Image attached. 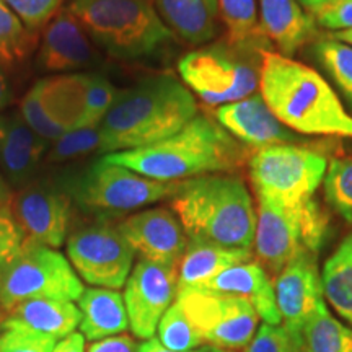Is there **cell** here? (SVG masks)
I'll return each mask as SVG.
<instances>
[{"mask_svg":"<svg viewBox=\"0 0 352 352\" xmlns=\"http://www.w3.org/2000/svg\"><path fill=\"white\" fill-rule=\"evenodd\" d=\"M250 148L217 121L197 114L182 131L160 142L134 151L103 155L109 164L126 166L157 182H186L197 176L232 173L248 165Z\"/></svg>","mask_w":352,"mask_h":352,"instance_id":"6da1fadb","label":"cell"},{"mask_svg":"<svg viewBox=\"0 0 352 352\" xmlns=\"http://www.w3.org/2000/svg\"><path fill=\"white\" fill-rule=\"evenodd\" d=\"M259 94L277 120L297 134L352 138V114L327 78L310 65L263 51Z\"/></svg>","mask_w":352,"mask_h":352,"instance_id":"7a4b0ae2","label":"cell"},{"mask_svg":"<svg viewBox=\"0 0 352 352\" xmlns=\"http://www.w3.org/2000/svg\"><path fill=\"white\" fill-rule=\"evenodd\" d=\"M196 116V98L183 82L173 76L144 78L126 90H118L100 124V153L108 155L160 142Z\"/></svg>","mask_w":352,"mask_h":352,"instance_id":"3957f363","label":"cell"},{"mask_svg":"<svg viewBox=\"0 0 352 352\" xmlns=\"http://www.w3.org/2000/svg\"><path fill=\"white\" fill-rule=\"evenodd\" d=\"M170 204L191 241L253 248L256 209L239 176L214 173L186 179Z\"/></svg>","mask_w":352,"mask_h":352,"instance_id":"277c9868","label":"cell"},{"mask_svg":"<svg viewBox=\"0 0 352 352\" xmlns=\"http://www.w3.org/2000/svg\"><path fill=\"white\" fill-rule=\"evenodd\" d=\"M67 10L88 36L120 59H139L173 38L152 0H70Z\"/></svg>","mask_w":352,"mask_h":352,"instance_id":"5b68a950","label":"cell"},{"mask_svg":"<svg viewBox=\"0 0 352 352\" xmlns=\"http://www.w3.org/2000/svg\"><path fill=\"white\" fill-rule=\"evenodd\" d=\"M261 52L248 46H232L223 39L184 54L178 63V74L204 103L219 108L258 90Z\"/></svg>","mask_w":352,"mask_h":352,"instance_id":"8992f818","label":"cell"},{"mask_svg":"<svg viewBox=\"0 0 352 352\" xmlns=\"http://www.w3.org/2000/svg\"><path fill=\"white\" fill-rule=\"evenodd\" d=\"M328 226V214L315 197L289 209L258 201L253 243L258 263L276 277L300 254L318 253Z\"/></svg>","mask_w":352,"mask_h":352,"instance_id":"52a82bcc","label":"cell"},{"mask_svg":"<svg viewBox=\"0 0 352 352\" xmlns=\"http://www.w3.org/2000/svg\"><path fill=\"white\" fill-rule=\"evenodd\" d=\"M328 164L323 152L302 144H280L256 151L248 162L256 201L296 208L315 197Z\"/></svg>","mask_w":352,"mask_h":352,"instance_id":"ba28073f","label":"cell"},{"mask_svg":"<svg viewBox=\"0 0 352 352\" xmlns=\"http://www.w3.org/2000/svg\"><path fill=\"white\" fill-rule=\"evenodd\" d=\"M83 290L82 279L63 253L23 241L0 279V308L10 311L33 298L78 302Z\"/></svg>","mask_w":352,"mask_h":352,"instance_id":"9c48e42d","label":"cell"},{"mask_svg":"<svg viewBox=\"0 0 352 352\" xmlns=\"http://www.w3.org/2000/svg\"><path fill=\"white\" fill-rule=\"evenodd\" d=\"M179 184L182 182H157L100 158L74 178L70 196L91 212L121 214L171 199Z\"/></svg>","mask_w":352,"mask_h":352,"instance_id":"30bf717a","label":"cell"},{"mask_svg":"<svg viewBox=\"0 0 352 352\" xmlns=\"http://www.w3.org/2000/svg\"><path fill=\"white\" fill-rule=\"evenodd\" d=\"M176 302L195 324L206 346L228 352L245 349L258 329L259 315L252 303L241 297L183 289L176 294Z\"/></svg>","mask_w":352,"mask_h":352,"instance_id":"8fae6325","label":"cell"},{"mask_svg":"<svg viewBox=\"0 0 352 352\" xmlns=\"http://www.w3.org/2000/svg\"><path fill=\"white\" fill-rule=\"evenodd\" d=\"M65 245L67 259L83 283L113 290L124 287L135 252L120 227L94 223L74 232Z\"/></svg>","mask_w":352,"mask_h":352,"instance_id":"7c38bea8","label":"cell"},{"mask_svg":"<svg viewBox=\"0 0 352 352\" xmlns=\"http://www.w3.org/2000/svg\"><path fill=\"white\" fill-rule=\"evenodd\" d=\"M8 208L25 243L57 250L67 240L72 220L69 192L46 183H32L12 196Z\"/></svg>","mask_w":352,"mask_h":352,"instance_id":"4fadbf2b","label":"cell"},{"mask_svg":"<svg viewBox=\"0 0 352 352\" xmlns=\"http://www.w3.org/2000/svg\"><path fill=\"white\" fill-rule=\"evenodd\" d=\"M178 294V267L139 259L124 284V305L132 334L139 340L155 336L158 323Z\"/></svg>","mask_w":352,"mask_h":352,"instance_id":"5bb4252c","label":"cell"},{"mask_svg":"<svg viewBox=\"0 0 352 352\" xmlns=\"http://www.w3.org/2000/svg\"><path fill=\"white\" fill-rule=\"evenodd\" d=\"M272 284L284 329L300 351L303 327L324 303L316 254H300L274 277Z\"/></svg>","mask_w":352,"mask_h":352,"instance_id":"9a60e30c","label":"cell"},{"mask_svg":"<svg viewBox=\"0 0 352 352\" xmlns=\"http://www.w3.org/2000/svg\"><path fill=\"white\" fill-rule=\"evenodd\" d=\"M120 230L140 259L162 266L178 267L189 239L171 209L155 208L122 220Z\"/></svg>","mask_w":352,"mask_h":352,"instance_id":"2e32d148","label":"cell"},{"mask_svg":"<svg viewBox=\"0 0 352 352\" xmlns=\"http://www.w3.org/2000/svg\"><path fill=\"white\" fill-rule=\"evenodd\" d=\"M215 121L228 134L254 152L280 144H302L300 134L290 131L274 116L259 91L215 109Z\"/></svg>","mask_w":352,"mask_h":352,"instance_id":"e0dca14e","label":"cell"},{"mask_svg":"<svg viewBox=\"0 0 352 352\" xmlns=\"http://www.w3.org/2000/svg\"><path fill=\"white\" fill-rule=\"evenodd\" d=\"M96 63V51L83 26L67 8L47 23L38 64L46 72H72Z\"/></svg>","mask_w":352,"mask_h":352,"instance_id":"ac0fdd59","label":"cell"},{"mask_svg":"<svg viewBox=\"0 0 352 352\" xmlns=\"http://www.w3.org/2000/svg\"><path fill=\"white\" fill-rule=\"evenodd\" d=\"M50 142L34 132L19 113H0V168L15 186H28Z\"/></svg>","mask_w":352,"mask_h":352,"instance_id":"d6986e66","label":"cell"},{"mask_svg":"<svg viewBox=\"0 0 352 352\" xmlns=\"http://www.w3.org/2000/svg\"><path fill=\"white\" fill-rule=\"evenodd\" d=\"M195 289L241 297L252 303L264 323H283L276 302L274 284H272L271 276L264 271V267L258 261L241 263L228 267L206 284Z\"/></svg>","mask_w":352,"mask_h":352,"instance_id":"ffe728a7","label":"cell"},{"mask_svg":"<svg viewBox=\"0 0 352 352\" xmlns=\"http://www.w3.org/2000/svg\"><path fill=\"white\" fill-rule=\"evenodd\" d=\"M259 23L279 54L292 57L318 36L314 16L297 0H258Z\"/></svg>","mask_w":352,"mask_h":352,"instance_id":"44dd1931","label":"cell"},{"mask_svg":"<svg viewBox=\"0 0 352 352\" xmlns=\"http://www.w3.org/2000/svg\"><path fill=\"white\" fill-rule=\"evenodd\" d=\"M87 83L88 74H67L34 83L44 111L65 132L83 127Z\"/></svg>","mask_w":352,"mask_h":352,"instance_id":"7402d4cb","label":"cell"},{"mask_svg":"<svg viewBox=\"0 0 352 352\" xmlns=\"http://www.w3.org/2000/svg\"><path fill=\"white\" fill-rule=\"evenodd\" d=\"M155 7L164 23L189 44L201 46L219 34L217 0H155Z\"/></svg>","mask_w":352,"mask_h":352,"instance_id":"603a6c76","label":"cell"},{"mask_svg":"<svg viewBox=\"0 0 352 352\" xmlns=\"http://www.w3.org/2000/svg\"><path fill=\"white\" fill-rule=\"evenodd\" d=\"M78 310L82 315L78 328L88 341H101L129 329L124 298L118 290L85 289L78 298Z\"/></svg>","mask_w":352,"mask_h":352,"instance_id":"cb8c5ba5","label":"cell"},{"mask_svg":"<svg viewBox=\"0 0 352 352\" xmlns=\"http://www.w3.org/2000/svg\"><path fill=\"white\" fill-rule=\"evenodd\" d=\"M253 259L252 250L189 240L178 266V290L195 289L206 284L222 271Z\"/></svg>","mask_w":352,"mask_h":352,"instance_id":"d4e9b609","label":"cell"},{"mask_svg":"<svg viewBox=\"0 0 352 352\" xmlns=\"http://www.w3.org/2000/svg\"><path fill=\"white\" fill-rule=\"evenodd\" d=\"M7 316L57 341L76 331L82 318L76 303L52 298L25 300L7 311Z\"/></svg>","mask_w":352,"mask_h":352,"instance_id":"484cf974","label":"cell"},{"mask_svg":"<svg viewBox=\"0 0 352 352\" xmlns=\"http://www.w3.org/2000/svg\"><path fill=\"white\" fill-rule=\"evenodd\" d=\"M321 284L333 310L352 324V232L347 233L324 263Z\"/></svg>","mask_w":352,"mask_h":352,"instance_id":"4316f807","label":"cell"},{"mask_svg":"<svg viewBox=\"0 0 352 352\" xmlns=\"http://www.w3.org/2000/svg\"><path fill=\"white\" fill-rule=\"evenodd\" d=\"M217 3L228 44L266 51L271 43L259 23L256 0H217Z\"/></svg>","mask_w":352,"mask_h":352,"instance_id":"83f0119b","label":"cell"},{"mask_svg":"<svg viewBox=\"0 0 352 352\" xmlns=\"http://www.w3.org/2000/svg\"><path fill=\"white\" fill-rule=\"evenodd\" d=\"M300 352H352V329L334 318L323 303L302 329Z\"/></svg>","mask_w":352,"mask_h":352,"instance_id":"f1b7e54d","label":"cell"},{"mask_svg":"<svg viewBox=\"0 0 352 352\" xmlns=\"http://www.w3.org/2000/svg\"><path fill=\"white\" fill-rule=\"evenodd\" d=\"M311 50L316 63L331 78L352 113V46L331 36L318 39Z\"/></svg>","mask_w":352,"mask_h":352,"instance_id":"f546056e","label":"cell"},{"mask_svg":"<svg viewBox=\"0 0 352 352\" xmlns=\"http://www.w3.org/2000/svg\"><path fill=\"white\" fill-rule=\"evenodd\" d=\"M38 39L15 12L0 0V65L13 67L32 54Z\"/></svg>","mask_w":352,"mask_h":352,"instance_id":"4dcf8cb0","label":"cell"},{"mask_svg":"<svg viewBox=\"0 0 352 352\" xmlns=\"http://www.w3.org/2000/svg\"><path fill=\"white\" fill-rule=\"evenodd\" d=\"M324 199L334 212L352 223V157L333 158L323 179Z\"/></svg>","mask_w":352,"mask_h":352,"instance_id":"1f68e13d","label":"cell"},{"mask_svg":"<svg viewBox=\"0 0 352 352\" xmlns=\"http://www.w3.org/2000/svg\"><path fill=\"white\" fill-rule=\"evenodd\" d=\"M157 333L158 341L171 351H195L204 346V340L176 300L162 316Z\"/></svg>","mask_w":352,"mask_h":352,"instance_id":"d6a6232c","label":"cell"},{"mask_svg":"<svg viewBox=\"0 0 352 352\" xmlns=\"http://www.w3.org/2000/svg\"><path fill=\"white\" fill-rule=\"evenodd\" d=\"M57 340L6 316L0 321V352H52Z\"/></svg>","mask_w":352,"mask_h":352,"instance_id":"836d02e7","label":"cell"},{"mask_svg":"<svg viewBox=\"0 0 352 352\" xmlns=\"http://www.w3.org/2000/svg\"><path fill=\"white\" fill-rule=\"evenodd\" d=\"M47 148V160L50 162H65L88 155L91 152H98L101 148V131L100 126L83 127V129L69 131L60 135L59 139L51 142Z\"/></svg>","mask_w":352,"mask_h":352,"instance_id":"e575fe53","label":"cell"},{"mask_svg":"<svg viewBox=\"0 0 352 352\" xmlns=\"http://www.w3.org/2000/svg\"><path fill=\"white\" fill-rule=\"evenodd\" d=\"M118 90L107 77L100 74H88L87 83V103H85V121L83 127H96L104 120L111 108ZM82 127V129H83Z\"/></svg>","mask_w":352,"mask_h":352,"instance_id":"d590c367","label":"cell"},{"mask_svg":"<svg viewBox=\"0 0 352 352\" xmlns=\"http://www.w3.org/2000/svg\"><path fill=\"white\" fill-rule=\"evenodd\" d=\"M20 114L23 116V120L28 122V126L36 132L39 138H43L46 142H54L65 134L64 129H60L54 121L47 116L44 111L41 100H39V94L36 87L33 85L32 90L25 95V98L21 100V108Z\"/></svg>","mask_w":352,"mask_h":352,"instance_id":"8d00e7d4","label":"cell"},{"mask_svg":"<svg viewBox=\"0 0 352 352\" xmlns=\"http://www.w3.org/2000/svg\"><path fill=\"white\" fill-rule=\"evenodd\" d=\"M32 32L43 28L60 12L64 0H3Z\"/></svg>","mask_w":352,"mask_h":352,"instance_id":"74e56055","label":"cell"},{"mask_svg":"<svg viewBox=\"0 0 352 352\" xmlns=\"http://www.w3.org/2000/svg\"><path fill=\"white\" fill-rule=\"evenodd\" d=\"M245 352H300L289 333L280 324L263 323L256 329Z\"/></svg>","mask_w":352,"mask_h":352,"instance_id":"f35d334b","label":"cell"},{"mask_svg":"<svg viewBox=\"0 0 352 352\" xmlns=\"http://www.w3.org/2000/svg\"><path fill=\"white\" fill-rule=\"evenodd\" d=\"M23 240V233L13 219L10 208H0V279L12 259L19 254Z\"/></svg>","mask_w":352,"mask_h":352,"instance_id":"ab89813d","label":"cell"},{"mask_svg":"<svg viewBox=\"0 0 352 352\" xmlns=\"http://www.w3.org/2000/svg\"><path fill=\"white\" fill-rule=\"evenodd\" d=\"M308 13L321 28L334 33L352 30V0H333Z\"/></svg>","mask_w":352,"mask_h":352,"instance_id":"60d3db41","label":"cell"},{"mask_svg":"<svg viewBox=\"0 0 352 352\" xmlns=\"http://www.w3.org/2000/svg\"><path fill=\"white\" fill-rule=\"evenodd\" d=\"M87 352H139V344L129 334L122 333L91 342Z\"/></svg>","mask_w":352,"mask_h":352,"instance_id":"b9f144b4","label":"cell"},{"mask_svg":"<svg viewBox=\"0 0 352 352\" xmlns=\"http://www.w3.org/2000/svg\"><path fill=\"white\" fill-rule=\"evenodd\" d=\"M85 336L82 333H70L69 336L57 341V344L52 352H87Z\"/></svg>","mask_w":352,"mask_h":352,"instance_id":"7bdbcfd3","label":"cell"},{"mask_svg":"<svg viewBox=\"0 0 352 352\" xmlns=\"http://www.w3.org/2000/svg\"><path fill=\"white\" fill-rule=\"evenodd\" d=\"M222 349H217V347L212 346H202L199 349L195 351H171L166 349V347L158 341V338H151V340L142 341L139 344V352H220Z\"/></svg>","mask_w":352,"mask_h":352,"instance_id":"ee69618b","label":"cell"},{"mask_svg":"<svg viewBox=\"0 0 352 352\" xmlns=\"http://www.w3.org/2000/svg\"><path fill=\"white\" fill-rule=\"evenodd\" d=\"M10 100H12V96H10V90H8L6 74H3L2 67H0V111L10 104Z\"/></svg>","mask_w":352,"mask_h":352,"instance_id":"f6af8a7d","label":"cell"},{"mask_svg":"<svg viewBox=\"0 0 352 352\" xmlns=\"http://www.w3.org/2000/svg\"><path fill=\"white\" fill-rule=\"evenodd\" d=\"M10 199H12L10 188H8L7 182L2 178V175H0V208H3V206H8Z\"/></svg>","mask_w":352,"mask_h":352,"instance_id":"bcb514c9","label":"cell"},{"mask_svg":"<svg viewBox=\"0 0 352 352\" xmlns=\"http://www.w3.org/2000/svg\"><path fill=\"white\" fill-rule=\"evenodd\" d=\"M297 2L300 3V6L305 8L307 12H311V10H315V8L324 6V3L333 2V0H297Z\"/></svg>","mask_w":352,"mask_h":352,"instance_id":"7dc6e473","label":"cell"},{"mask_svg":"<svg viewBox=\"0 0 352 352\" xmlns=\"http://www.w3.org/2000/svg\"><path fill=\"white\" fill-rule=\"evenodd\" d=\"M331 36L334 39H338V41L341 43H346L352 46V30H346V32H338V33H333Z\"/></svg>","mask_w":352,"mask_h":352,"instance_id":"c3c4849f","label":"cell"},{"mask_svg":"<svg viewBox=\"0 0 352 352\" xmlns=\"http://www.w3.org/2000/svg\"><path fill=\"white\" fill-rule=\"evenodd\" d=\"M220 352H228V351H220Z\"/></svg>","mask_w":352,"mask_h":352,"instance_id":"681fc988","label":"cell"}]
</instances>
